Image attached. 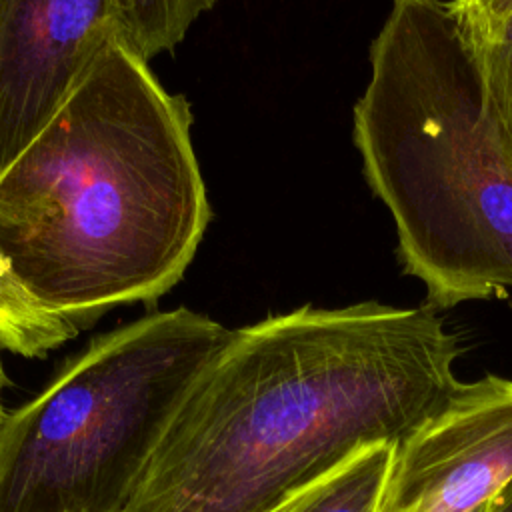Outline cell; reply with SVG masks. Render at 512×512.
<instances>
[{
	"instance_id": "cell-1",
	"label": "cell",
	"mask_w": 512,
	"mask_h": 512,
	"mask_svg": "<svg viewBox=\"0 0 512 512\" xmlns=\"http://www.w3.org/2000/svg\"><path fill=\"white\" fill-rule=\"evenodd\" d=\"M460 354L426 304H304L234 328L124 512H276L354 450L408 436L456 386Z\"/></svg>"
},
{
	"instance_id": "cell-2",
	"label": "cell",
	"mask_w": 512,
	"mask_h": 512,
	"mask_svg": "<svg viewBox=\"0 0 512 512\" xmlns=\"http://www.w3.org/2000/svg\"><path fill=\"white\" fill-rule=\"evenodd\" d=\"M192 110L116 36L0 174V252L30 296L78 330L156 302L212 218Z\"/></svg>"
},
{
	"instance_id": "cell-3",
	"label": "cell",
	"mask_w": 512,
	"mask_h": 512,
	"mask_svg": "<svg viewBox=\"0 0 512 512\" xmlns=\"http://www.w3.org/2000/svg\"><path fill=\"white\" fill-rule=\"evenodd\" d=\"M352 140L406 276L448 310L512 288V138L446 0H390Z\"/></svg>"
},
{
	"instance_id": "cell-4",
	"label": "cell",
	"mask_w": 512,
	"mask_h": 512,
	"mask_svg": "<svg viewBox=\"0 0 512 512\" xmlns=\"http://www.w3.org/2000/svg\"><path fill=\"white\" fill-rule=\"evenodd\" d=\"M232 330L152 312L92 338L0 426V512H124L168 422Z\"/></svg>"
},
{
	"instance_id": "cell-5",
	"label": "cell",
	"mask_w": 512,
	"mask_h": 512,
	"mask_svg": "<svg viewBox=\"0 0 512 512\" xmlns=\"http://www.w3.org/2000/svg\"><path fill=\"white\" fill-rule=\"evenodd\" d=\"M512 480V380L484 374L448 398L396 448L380 512H470Z\"/></svg>"
},
{
	"instance_id": "cell-6",
	"label": "cell",
	"mask_w": 512,
	"mask_h": 512,
	"mask_svg": "<svg viewBox=\"0 0 512 512\" xmlns=\"http://www.w3.org/2000/svg\"><path fill=\"white\" fill-rule=\"evenodd\" d=\"M116 36V0H0V174Z\"/></svg>"
},
{
	"instance_id": "cell-7",
	"label": "cell",
	"mask_w": 512,
	"mask_h": 512,
	"mask_svg": "<svg viewBox=\"0 0 512 512\" xmlns=\"http://www.w3.org/2000/svg\"><path fill=\"white\" fill-rule=\"evenodd\" d=\"M394 442L366 444L290 494L276 512H380Z\"/></svg>"
},
{
	"instance_id": "cell-8",
	"label": "cell",
	"mask_w": 512,
	"mask_h": 512,
	"mask_svg": "<svg viewBox=\"0 0 512 512\" xmlns=\"http://www.w3.org/2000/svg\"><path fill=\"white\" fill-rule=\"evenodd\" d=\"M78 332L72 322L30 296L0 252V340L4 350L24 358H44L76 338Z\"/></svg>"
},
{
	"instance_id": "cell-9",
	"label": "cell",
	"mask_w": 512,
	"mask_h": 512,
	"mask_svg": "<svg viewBox=\"0 0 512 512\" xmlns=\"http://www.w3.org/2000/svg\"><path fill=\"white\" fill-rule=\"evenodd\" d=\"M218 0H116L120 38L144 60L174 50Z\"/></svg>"
},
{
	"instance_id": "cell-10",
	"label": "cell",
	"mask_w": 512,
	"mask_h": 512,
	"mask_svg": "<svg viewBox=\"0 0 512 512\" xmlns=\"http://www.w3.org/2000/svg\"><path fill=\"white\" fill-rule=\"evenodd\" d=\"M472 50L492 106L512 138V16L490 42L472 44Z\"/></svg>"
},
{
	"instance_id": "cell-11",
	"label": "cell",
	"mask_w": 512,
	"mask_h": 512,
	"mask_svg": "<svg viewBox=\"0 0 512 512\" xmlns=\"http://www.w3.org/2000/svg\"><path fill=\"white\" fill-rule=\"evenodd\" d=\"M450 6L472 44L490 42L512 16V0H450Z\"/></svg>"
},
{
	"instance_id": "cell-12",
	"label": "cell",
	"mask_w": 512,
	"mask_h": 512,
	"mask_svg": "<svg viewBox=\"0 0 512 512\" xmlns=\"http://www.w3.org/2000/svg\"><path fill=\"white\" fill-rule=\"evenodd\" d=\"M492 512H512V480L494 498Z\"/></svg>"
},
{
	"instance_id": "cell-13",
	"label": "cell",
	"mask_w": 512,
	"mask_h": 512,
	"mask_svg": "<svg viewBox=\"0 0 512 512\" xmlns=\"http://www.w3.org/2000/svg\"><path fill=\"white\" fill-rule=\"evenodd\" d=\"M2 350H4V346H2V340H0V426H2V420L6 416V410L2 406V390L6 386V372H4V366H2Z\"/></svg>"
},
{
	"instance_id": "cell-14",
	"label": "cell",
	"mask_w": 512,
	"mask_h": 512,
	"mask_svg": "<svg viewBox=\"0 0 512 512\" xmlns=\"http://www.w3.org/2000/svg\"><path fill=\"white\" fill-rule=\"evenodd\" d=\"M492 502L494 500H490V502H486V504H482V506H478V508H474L470 512H492Z\"/></svg>"
}]
</instances>
